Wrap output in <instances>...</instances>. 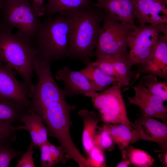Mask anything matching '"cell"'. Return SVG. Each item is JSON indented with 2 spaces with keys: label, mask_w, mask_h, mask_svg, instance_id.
Listing matches in <instances>:
<instances>
[{
  "label": "cell",
  "mask_w": 167,
  "mask_h": 167,
  "mask_svg": "<svg viewBox=\"0 0 167 167\" xmlns=\"http://www.w3.org/2000/svg\"><path fill=\"white\" fill-rule=\"evenodd\" d=\"M131 165L136 167H151L154 159L147 152L129 145L126 148Z\"/></svg>",
  "instance_id": "25"
},
{
  "label": "cell",
  "mask_w": 167,
  "mask_h": 167,
  "mask_svg": "<svg viewBox=\"0 0 167 167\" xmlns=\"http://www.w3.org/2000/svg\"><path fill=\"white\" fill-rule=\"evenodd\" d=\"M133 0H97L95 6L113 18L133 28L135 25L132 15Z\"/></svg>",
  "instance_id": "16"
},
{
  "label": "cell",
  "mask_w": 167,
  "mask_h": 167,
  "mask_svg": "<svg viewBox=\"0 0 167 167\" xmlns=\"http://www.w3.org/2000/svg\"><path fill=\"white\" fill-rule=\"evenodd\" d=\"M15 132L0 139V167H9L13 159L21 156L24 153L16 150L11 145L16 138Z\"/></svg>",
  "instance_id": "23"
},
{
  "label": "cell",
  "mask_w": 167,
  "mask_h": 167,
  "mask_svg": "<svg viewBox=\"0 0 167 167\" xmlns=\"http://www.w3.org/2000/svg\"><path fill=\"white\" fill-rule=\"evenodd\" d=\"M16 73L12 68L0 62V96L15 99L29 108L30 99L27 90L23 82L16 78Z\"/></svg>",
  "instance_id": "15"
},
{
  "label": "cell",
  "mask_w": 167,
  "mask_h": 167,
  "mask_svg": "<svg viewBox=\"0 0 167 167\" xmlns=\"http://www.w3.org/2000/svg\"><path fill=\"white\" fill-rule=\"evenodd\" d=\"M94 146H97L105 150L111 151L114 148L115 144L109 132L102 124L98 127L93 140Z\"/></svg>",
  "instance_id": "27"
},
{
  "label": "cell",
  "mask_w": 167,
  "mask_h": 167,
  "mask_svg": "<svg viewBox=\"0 0 167 167\" xmlns=\"http://www.w3.org/2000/svg\"><path fill=\"white\" fill-rule=\"evenodd\" d=\"M143 85L150 92L161 98L164 101L167 100V81L158 80L157 76L147 74L141 78Z\"/></svg>",
  "instance_id": "26"
},
{
  "label": "cell",
  "mask_w": 167,
  "mask_h": 167,
  "mask_svg": "<svg viewBox=\"0 0 167 167\" xmlns=\"http://www.w3.org/2000/svg\"><path fill=\"white\" fill-rule=\"evenodd\" d=\"M44 0H32V4L35 11L40 17L44 16L45 10L43 5Z\"/></svg>",
  "instance_id": "34"
},
{
  "label": "cell",
  "mask_w": 167,
  "mask_h": 167,
  "mask_svg": "<svg viewBox=\"0 0 167 167\" xmlns=\"http://www.w3.org/2000/svg\"><path fill=\"white\" fill-rule=\"evenodd\" d=\"M122 87L119 83H116L101 92H96L91 99L104 123L123 124L132 131V123L127 116Z\"/></svg>",
  "instance_id": "9"
},
{
  "label": "cell",
  "mask_w": 167,
  "mask_h": 167,
  "mask_svg": "<svg viewBox=\"0 0 167 167\" xmlns=\"http://www.w3.org/2000/svg\"><path fill=\"white\" fill-rule=\"evenodd\" d=\"M75 108L65 98L47 109L41 117L48 130V135L57 139L64 149L67 158L72 159L80 167H88L87 158L72 140L70 132L71 114Z\"/></svg>",
  "instance_id": "4"
},
{
  "label": "cell",
  "mask_w": 167,
  "mask_h": 167,
  "mask_svg": "<svg viewBox=\"0 0 167 167\" xmlns=\"http://www.w3.org/2000/svg\"><path fill=\"white\" fill-rule=\"evenodd\" d=\"M79 71L88 79L92 88L96 92L102 91L105 88L118 83L114 78L107 75L98 67L90 63Z\"/></svg>",
  "instance_id": "21"
},
{
  "label": "cell",
  "mask_w": 167,
  "mask_h": 167,
  "mask_svg": "<svg viewBox=\"0 0 167 167\" xmlns=\"http://www.w3.org/2000/svg\"><path fill=\"white\" fill-rule=\"evenodd\" d=\"M78 115L82 118L83 128L82 142L87 156L94 146L93 140L98 127V123L101 121L99 113L94 111L86 109L80 110Z\"/></svg>",
  "instance_id": "18"
},
{
  "label": "cell",
  "mask_w": 167,
  "mask_h": 167,
  "mask_svg": "<svg viewBox=\"0 0 167 167\" xmlns=\"http://www.w3.org/2000/svg\"><path fill=\"white\" fill-rule=\"evenodd\" d=\"M138 68L132 71L135 79L141 74H151L165 80L167 79V34H161L151 58L137 65Z\"/></svg>",
  "instance_id": "13"
},
{
  "label": "cell",
  "mask_w": 167,
  "mask_h": 167,
  "mask_svg": "<svg viewBox=\"0 0 167 167\" xmlns=\"http://www.w3.org/2000/svg\"><path fill=\"white\" fill-rule=\"evenodd\" d=\"M21 123L24 124L23 130L28 131L30 134L33 148H39L48 141V128L38 114L30 111L22 118Z\"/></svg>",
  "instance_id": "17"
},
{
  "label": "cell",
  "mask_w": 167,
  "mask_h": 167,
  "mask_svg": "<svg viewBox=\"0 0 167 167\" xmlns=\"http://www.w3.org/2000/svg\"><path fill=\"white\" fill-rule=\"evenodd\" d=\"M69 24L61 13L46 18L33 41L38 54L51 62L68 57Z\"/></svg>",
  "instance_id": "3"
},
{
  "label": "cell",
  "mask_w": 167,
  "mask_h": 167,
  "mask_svg": "<svg viewBox=\"0 0 167 167\" xmlns=\"http://www.w3.org/2000/svg\"><path fill=\"white\" fill-rule=\"evenodd\" d=\"M103 12V24L93 56L96 58L118 56L127 57L129 36L134 28Z\"/></svg>",
  "instance_id": "7"
},
{
  "label": "cell",
  "mask_w": 167,
  "mask_h": 167,
  "mask_svg": "<svg viewBox=\"0 0 167 167\" xmlns=\"http://www.w3.org/2000/svg\"><path fill=\"white\" fill-rule=\"evenodd\" d=\"M113 142L122 151L131 143V130L122 124L103 123Z\"/></svg>",
  "instance_id": "22"
},
{
  "label": "cell",
  "mask_w": 167,
  "mask_h": 167,
  "mask_svg": "<svg viewBox=\"0 0 167 167\" xmlns=\"http://www.w3.org/2000/svg\"><path fill=\"white\" fill-rule=\"evenodd\" d=\"M49 149L53 167L59 163L65 164L68 160L64 149L61 145L57 146L50 143Z\"/></svg>",
  "instance_id": "30"
},
{
  "label": "cell",
  "mask_w": 167,
  "mask_h": 167,
  "mask_svg": "<svg viewBox=\"0 0 167 167\" xmlns=\"http://www.w3.org/2000/svg\"></svg>",
  "instance_id": "38"
},
{
  "label": "cell",
  "mask_w": 167,
  "mask_h": 167,
  "mask_svg": "<svg viewBox=\"0 0 167 167\" xmlns=\"http://www.w3.org/2000/svg\"><path fill=\"white\" fill-rule=\"evenodd\" d=\"M141 114L132 123L131 143L144 140L157 143L162 150L167 149V124L145 113Z\"/></svg>",
  "instance_id": "10"
},
{
  "label": "cell",
  "mask_w": 167,
  "mask_h": 167,
  "mask_svg": "<svg viewBox=\"0 0 167 167\" xmlns=\"http://www.w3.org/2000/svg\"><path fill=\"white\" fill-rule=\"evenodd\" d=\"M30 111L28 107L18 101L0 96V122L22 123V118Z\"/></svg>",
  "instance_id": "19"
},
{
  "label": "cell",
  "mask_w": 167,
  "mask_h": 167,
  "mask_svg": "<svg viewBox=\"0 0 167 167\" xmlns=\"http://www.w3.org/2000/svg\"><path fill=\"white\" fill-rule=\"evenodd\" d=\"M156 152H159L158 155V157L162 165L165 167H167V149H161L159 150L155 151Z\"/></svg>",
  "instance_id": "36"
},
{
  "label": "cell",
  "mask_w": 167,
  "mask_h": 167,
  "mask_svg": "<svg viewBox=\"0 0 167 167\" xmlns=\"http://www.w3.org/2000/svg\"><path fill=\"white\" fill-rule=\"evenodd\" d=\"M59 13L66 15L69 22L68 57L86 65L88 64L97 45L103 11L94 5Z\"/></svg>",
  "instance_id": "1"
},
{
  "label": "cell",
  "mask_w": 167,
  "mask_h": 167,
  "mask_svg": "<svg viewBox=\"0 0 167 167\" xmlns=\"http://www.w3.org/2000/svg\"><path fill=\"white\" fill-rule=\"evenodd\" d=\"M166 0H133L132 15L140 24L167 23Z\"/></svg>",
  "instance_id": "12"
},
{
  "label": "cell",
  "mask_w": 167,
  "mask_h": 167,
  "mask_svg": "<svg viewBox=\"0 0 167 167\" xmlns=\"http://www.w3.org/2000/svg\"><path fill=\"white\" fill-rule=\"evenodd\" d=\"M51 63L38 53L34 62V71L38 80L30 98L29 109L41 118L47 109L65 97L52 75Z\"/></svg>",
  "instance_id": "6"
},
{
  "label": "cell",
  "mask_w": 167,
  "mask_h": 167,
  "mask_svg": "<svg viewBox=\"0 0 167 167\" xmlns=\"http://www.w3.org/2000/svg\"><path fill=\"white\" fill-rule=\"evenodd\" d=\"M121 152L122 159L116 165V166L117 167H131V164L127 156L126 149H124Z\"/></svg>",
  "instance_id": "35"
},
{
  "label": "cell",
  "mask_w": 167,
  "mask_h": 167,
  "mask_svg": "<svg viewBox=\"0 0 167 167\" xmlns=\"http://www.w3.org/2000/svg\"><path fill=\"white\" fill-rule=\"evenodd\" d=\"M55 78L64 84L62 90L65 97L82 95L92 98L96 94L88 79L79 71L73 70L67 66L57 72Z\"/></svg>",
  "instance_id": "14"
},
{
  "label": "cell",
  "mask_w": 167,
  "mask_h": 167,
  "mask_svg": "<svg viewBox=\"0 0 167 167\" xmlns=\"http://www.w3.org/2000/svg\"><path fill=\"white\" fill-rule=\"evenodd\" d=\"M101 58H107L111 62L115 71L121 80L122 87L130 85L131 80L133 74V71L128 66L127 57L118 56Z\"/></svg>",
  "instance_id": "24"
},
{
  "label": "cell",
  "mask_w": 167,
  "mask_h": 167,
  "mask_svg": "<svg viewBox=\"0 0 167 167\" xmlns=\"http://www.w3.org/2000/svg\"><path fill=\"white\" fill-rule=\"evenodd\" d=\"M161 32L167 33V24H140L133 29L129 36L127 58L130 69L151 58Z\"/></svg>",
  "instance_id": "8"
},
{
  "label": "cell",
  "mask_w": 167,
  "mask_h": 167,
  "mask_svg": "<svg viewBox=\"0 0 167 167\" xmlns=\"http://www.w3.org/2000/svg\"><path fill=\"white\" fill-rule=\"evenodd\" d=\"M23 125H14L12 123L0 122V139L6 137L17 131L22 130Z\"/></svg>",
  "instance_id": "33"
},
{
  "label": "cell",
  "mask_w": 167,
  "mask_h": 167,
  "mask_svg": "<svg viewBox=\"0 0 167 167\" xmlns=\"http://www.w3.org/2000/svg\"><path fill=\"white\" fill-rule=\"evenodd\" d=\"M2 0H0V11L1 9Z\"/></svg>",
  "instance_id": "37"
},
{
  "label": "cell",
  "mask_w": 167,
  "mask_h": 167,
  "mask_svg": "<svg viewBox=\"0 0 167 167\" xmlns=\"http://www.w3.org/2000/svg\"><path fill=\"white\" fill-rule=\"evenodd\" d=\"M92 0H48L44 5L46 18L60 12L77 10L94 6Z\"/></svg>",
  "instance_id": "20"
},
{
  "label": "cell",
  "mask_w": 167,
  "mask_h": 167,
  "mask_svg": "<svg viewBox=\"0 0 167 167\" xmlns=\"http://www.w3.org/2000/svg\"><path fill=\"white\" fill-rule=\"evenodd\" d=\"M133 88L135 94L133 97H127L129 103L138 106L147 115L161 119L167 124V107L164 101L144 86L141 78Z\"/></svg>",
  "instance_id": "11"
},
{
  "label": "cell",
  "mask_w": 167,
  "mask_h": 167,
  "mask_svg": "<svg viewBox=\"0 0 167 167\" xmlns=\"http://www.w3.org/2000/svg\"><path fill=\"white\" fill-rule=\"evenodd\" d=\"M33 147L31 141L27 147L25 152H24L17 162L16 167H35L33 158Z\"/></svg>",
  "instance_id": "31"
},
{
  "label": "cell",
  "mask_w": 167,
  "mask_h": 167,
  "mask_svg": "<svg viewBox=\"0 0 167 167\" xmlns=\"http://www.w3.org/2000/svg\"><path fill=\"white\" fill-rule=\"evenodd\" d=\"M0 11L1 24L33 42L42 23L30 0H2Z\"/></svg>",
  "instance_id": "5"
},
{
  "label": "cell",
  "mask_w": 167,
  "mask_h": 167,
  "mask_svg": "<svg viewBox=\"0 0 167 167\" xmlns=\"http://www.w3.org/2000/svg\"><path fill=\"white\" fill-rule=\"evenodd\" d=\"M12 31L0 24V62L21 76L30 98L35 86L32 78L37 53L33 43Z\"/></svg>",
  "instance_id": "2"
},
{
  "label": "cell",
  "mask_w": 167,
  "mask_h": 167,
  "mask_svg": "<svg viewBox=\"0 0 167 167\" xmlns=\"http://www.w3.org/2000/svg\"><path fill=\"white\" fill-rule=\"evenodd\" d=\"M104 150L94 146L87 158L88 167H105L106 164Z\"/></svg>",
  "instance_id": "28"
},
{
  "label": "cell",
  "mask_w": 167,
  "mask_h": 167,
  "mask_svg": "<svg viewBox=\"0 0 167 167\" xmlns=\"http://www.w3.org/2000/svg\"><path fill=\"white\" fill-rule=\"evenodd\" d=\"M90 63L98 67L105 74L114 78L122 86L121 80L112 62L108 59L106 58H97L95 61L91 62Z\"/></svg>",
  "instance_id": "29"
},
{
  "label": "cell",
  "mask_w": 167,
  "mask_h": 167,
  "mask_svg": "<svg viewBox=\"0 0 167 167\" xmlns=\"http://www.w3.org/2000/svg\"><path fill=\"white\" fill-rule=\"evenodd\" d=\"M50 143L48 140L39 147L41 152V162L42 167H53L49 149Z\"/></svg>",
  "instance_id": "32"
}]
</instances>
